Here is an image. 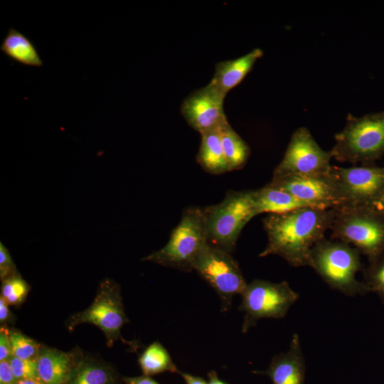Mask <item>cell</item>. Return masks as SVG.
<instances>
[{"instance_id": "6da1fadb", "label": "cell", "mask_w": 384, "mask_h": 384, "mask_svg": "<svg viewBox=\"0 0 384 384\" xmlns=\"http://www.w3.org/2000/svg\"><path fill=\"white\" fill-rule=\"evenodd\" d=\"M334 208H304L263 220L267 244L260 257L277 255L294 267L309 266L313 247L331 229Z\"/></svg>"}, {"instance_id": "7a4b0ae2", "label": "cell", "mask_w": 384, "mask_h": 384, "mask_svg": "<svg viewBox=\"0 0 384 384\" xmlns=\"http://www.w3.org/2000/svg\"><path fill=\"white\" fill-rule=\"evenodd\" d=\"M330 153L341 162L373 164L384 154V110L356 117L348 114L343 129L334 136Z\"/></svg>"}, {"instance_id": "3957f363", "label": "cell", "mask_w": 384, "mask_h": 384, "mask_svg": "<svg viewBox=\"0 0 384 384\" xmlns=\"http://www.w3.org/2000/svg\"><path fill=\"white\" fill-rule=\"evenodd\" d=\"M202 211L208 243L229 253L243 227L257 215L252 191H229L220 203Z\"/></svg>"}, {"instance_id": "277c9868", "label": "cell", "mask_w": 384, "mask_h": 384, "mask_svg": "<svg viewBox=\"0 0 384 384\" xmlns=\"http://www.w3.org/2000/svg\"><path fill=\"white\" fill-rule=\"evenodd\" d=\"M360 252L350 245L322 240L312 249L309 266L332 289L353 296L366 289L356 279L361 267Z\"/></svg>"}, {"instance_id": "5b68a950", "label": "cell", "mask_w": 384, "mask_h": 384, "mask_svg": "<svg viewBox=\"0 0 384 384\" xmlns=\"http://www.w3.org/2000/svg\"><path fill=\"white\" fill-rule=\"evenodd\" d=\"M208 244L202 209L191 207L184 210L166 245L145 257V260L191 271L195 259Z\"/></svg>"}, {"instance_id": "8992f818", "label": "cell", "mask_w": 384, "mask_h": 384, "mask_svg": "<svg viewBox=\"0 0 384 384\" xmlns=\"http://www.w3.org/2000/svg\"><path fill=\"white\" fill-rule=\"evenodd\" d=\"M334 238L373 259L384 252V214L370 208H334Z\"/></svg>"}, {"instance_id": "52a82bcc", "label": "cell", "mask_w": 384, "mask_h": 384, "mask_svg": "<svg viewBox=\"0 0 384 384\" xmlns=\"http://www.w3.org/2000/svg\"><path fill=\"white\" fill-rule=\"evenodd\" d=\"M244 313L242 331L246 333L262 319H282L297 302L299 294L285 281L254 279L241 294Z\"/></svg>"}, {"instance_id": "ba28073f", "label": "cell", "mask_w": 384, "mask_h": 384, "mask_svg": "<svg viewBox=\"0 0 384 384\" xmlns=\"http://www.w3.org/2000/svg\"><path fill=\"white\" fill-rule=\"evenodd\" d=\"M329 176L340 203L338 207L370 208L384 193V166H332Z\"/></svg>"}, {"instance_id": "9c48e42d", "label": "cell", "mask_w": 384, "mask_h": 384, "mask_svg": "<svg viewBox=\"0 0 384 384\" xmlns=\"http://www.w3.org/2000/svg\"><path fill=\"white\" fill-rule=\"evenodd\" d=\"M192 270L216 292L224 311L231 306L233 297L241 295L247 284L230 253L209 243L195 259Z\"/></svg>"}, {"instance_id": "30bf717a", "label": "cell", "mask_w": 384, "mask_h": 384, "mask_svg": "<svg viewBox=\"0 0 384 384\" xmlns=\"http://www.w3.org/2000/svg\"><path fill=\"white\" fill-rule=\"evenodd\" d=\"M330 151L322 149L306 127L292 134L273 175L326 176L331 169Z\"/></svg>"}, {"instance_id": "8fae6325", "label": "cell", "mask_w": 384, "mask_h": 384, "mask_svg": "<svg viewBox=\"0 0 384 384\" xmlns=\"http://www.w3.org/2000/svg\"><path fill=\"white\" fill-rule=\"evenodd\" d=\"M225 97L209 82L183 100L181 114L188 125L200 134L219 129L228 122L223 108Z\"/></svg>"}, {"instance_id": "7c38bea8", "label": "cell", "mask_w": 384, "mask_h": 384, "mask_svg": "<svg viewBox=\"0 0 384 384\" xmlns=\"http://www.w3.org/2000/svg\"><path fill=\"white\" fill-rule=\"evenodd\" d=\"M267 185L284 191L319 208L329 209L340 206L329 174L326 176L273 175Z\"/></svg>"}, {"instance_id": "4fadbf2b", "label": "cell", "mask_w": 384, "mask_h": 384, "mask_svg": "<svg viewBox=\"0 0 384 384\" xmlns=\"http://www.w3.org/2000/svg\"><path fill=\"white\" fill-rule=\"evenodd\" d=\"M74 319L75 324L87 322L97 326L108 337L118 336L127 319L117 288L105 283L92 305Z\"/></svg>"}, {"instance_id": "5bb4252c", "label": "cell", "mask_w": 384, "mask_h": 384, "mask_svg": "<svg viewBox=\"0 0 384 384\" xmlns=\"http://www.w3.org/2000/svg\"><path fill=\"white\" fill-rule=\"evenodd\" d=\"M263 373L272 384H304L305 363L297 334H293L288 350L274 356Z\"/></svg>"}, {"instance_id": "9a60e30c", "label": "cell", "mask_w": 384, "mask_h": 384, "mask_svg": "<svg viewBox=\"0 0 384 384\" xmlns=\"http://www.w3.org/2000/svg\"><path fill=\"white\" fill-rule=\"evenodd\" d=\"M262 55L261 49L255 48L240 58L218 62L210 82L226 95L243 80Z\"/></svg>"}, {"instance_id": "2e32d148", "label": "cell", "mask_w": 384, "mask_h": 384, "mask_svg": "<svg viewBox=\"0 0 384 384\" xmlns=\"http://www.w3.org/2000/svg\"><path fill=\"white\" fill-rule=\"evenodd\" d=\"M252 196L257 215L263 213L282 214L300 208H316L311 203L294 197L284 191L268 185L252 191Z\"/></svg>"}, {"instance_id": "e0dca14e", "label": "cell", "mask_w": 384, "mask_h": 384, "mask_svg": "<svg viewBox=\"0 0 384 384\" xmlns=\"http://www.w3.org/2000/svg\"><path fill=\"white\" fill-rule=\"evenodd\" d=\"M37 371L43 384H67L71 377L70 356L53 349L40 351L37 358Z\"/></svg>"}, {"instance_id": "ac0fdd59", "label": "cell", "mask_w": 384, "mask_h": 384, "mask_svg": "<svg viewBox=\"0 0 384 384\" xmlns=\"http://www.w3.org/2000/svg\"><path fill=\"white\" fill-rule=\"evenodd\" d=\"M201 141L196 157L198 163L207 172L221 174L230 171L224 155L219 129L201 134Z\"/></svg>"}, {"instance_id": "d6986e66", "label": "cell", "mask_w": 384, "mask_h": 384, "mask_svg": "<svg viewBox=\"0 0 384 384\" xmlns=\"http://www.w3.org/2000/svg\"><path fill=\"white\" fill-rule=\"evenodd\" d=\"M10 59L26 66L42 67L43 62L31 41L23 33L10 28L0 46Z\"/></svg>"}, {"instance_id": "ffe728a7", "label": "cell", "mask_w": 384, "mask_h": 384, "mask_svg": "<svg viewBox=\"0 0 384 384\" xmlns=\"http://www.w3.org/2000/svg\"><path fill=\"white\" fill-rule=\"evenodd\" d=\"M221 144L230 171L243 167L247 162L250 149L235 132L228 122L219 128Z\"/></svg>"}, {"instance_id": "44dd1931", "label": "cell", "mask_w": 384, "mask_h": 384, "mask_svg": "<svg viewBox=\"0 0 384 384\" xmlns=\"http://www.w3.org/2000/svg\"><path fill=\"white\" fill-rule=\"evenodd\" d=\"M139 366L145 375H151L164 371L177 372L166 349L159 342L149 345L139 358Z\"/></svg>"}, {"instance_id": "7402d4cb", "label": "cell", "mask_w": 384, "mask_h": 384, "mask_svg": "<svg viewBox=\"0 0 384 384\" xmlns=\"http://www.w3.org/2000/svg\"><path fill=\"white\" fill-rule=\"evenodd\" d=\"M70 384H109L110 375L103 368L94 364H83L74 372Z\"/></svg>"}, {"instance_id": "603a6c76", "label": "cell", "mask_w": 384, "mask_h": 384, "mask_svg": "<svg viewBox=\"0 0 384 384\" xmlns=\"http://www.w3.org/2000/svg\"><path fill=\"white\" fill-rule=\"evenodd\" d=\"M29 287L17 273L2 282L1 294L9 304H18L26 297Z\"/></svg>"}, {"instance_id": "cb8c5ba5", "label": "cell", "mask_w": 384, "mask_h": 384, "mask_svg": "<svg viewBox=\"0 0 384 384\" xmlns=\"http://www.w3.org/2000/svg\"><path fill=\"white\" fill-rule=\"evenodd\" d=\"M11 356L23 359H33L40 351L31 338L16 331H9Z\"/></svg>"}, {"instance_id": "d4e9b609", "label": "cell", "mask_w": 384, "mask_h": 384, "mask_svg": "<svg viewBox=\"0 0 384 384\" xmlns=\"http://www.w3.org/2000/svg\"><path fill=\"white\" fill-rule=\"evenodd\" d=\"M8 361L17 380L38 378L36 359H23L11 356Z\"/></svg>"}, {"instance_id": "484cf974", "label": "cell", "mask_w": 384, "mask_h": 384, "mask_svg": "<svg viewBox=\"0 0 384 384\" xmlns=\"http://www.w3.org/2000/svg\"><path fill=\"white\" fill-rule=\"evenodd\" d=\"M371 260L374 263L368 272L369 278L374 287L384 295V257L378 255Z\"/></svg>"}, {"instance_id": "4316f807", "label": "cell", "mask_w": 384, "mask_h": 384, "mask_svg": "<svg viewBox=\"0 0 384 384\" xmlns=\"http://www.w3.org/2000/svg\"><path fill=\"white\" fill-rule=\"evenodd\" d=\"M17 274L15 264L6 247L0 243V277L2 280Z\"/></svg>"}, {"instance_id": "83f0119b", "label": "cell", "mask_w": 384, "mask_h": 384, "mask_svg": "<svg viewBox=\"0 0 384 384\" xmlns=\"http://www.w3.org/2000/svg\"><path fill=\"white\" fill-rule=\"evenodd\" d=\"M11 356L9 331L1 327L0 330V361L8 360Z\"/></svg>"}, {"instance_id": "f1b7e54d", "label": "cell", "mask_w": 384, "mask_h": 384, "mask_svg": "<svg viewBox=\"0 0 384 384\" xmlns=\"http://www.w3.org/2000/svg\"><path fill=\"white\" fill-rule=\"evenodd\" d=\"M16 382L9 361H0V384H16Z\"/></svg>"}, {"instance_id": "f546056e", "label": "cell", "mask_w": 384, "mask_h": 384, "mask_svg": "<svg viewBox=\"0 0 384 384\" xmlns=\"http://www.w3.org/2000/svg\"><path fill=\"white\" fill-rule=\"evenodd\" d=\"M128 384H159L148 376L129 378L127 379Z\"/></svg>"}, {"instance_id": "4dcf8cb0", "label": "cell", "mask_w": 384, "mask_h": 384, "mask_svg": "<svg viewBox=\"0 0 384 384\" xmlns=\"http://www.w3.org/2000/svg\"><path fill=\"white\" fill-rule=\"evenodd\" d=\"M9 304L5 301V299L1 297H0V321L4 322L8 319L9 316V309L8 307Z\"/></svg>"}, {"instance_id": "1f68e13d", "label": "cell", "mask_w": 384, "mask_h": 384, "mask_svg": "<svg viewBox=\"0 0 384 384\" xmlns=\"http://www.w3.org/2000/svg\"><path fill=\"white\" fill-rule=\"evenodd\" d=\"M186 384H207L202 378L188 373H181Z\"/></svg>"}, {"instance_id": "d6a6232c", "label": "cell", "mask_w": 384, "mask_h": 384, "mask_svg": "<svg viewBox=\"0 0 384 384\" xmlns=\"http://www.w3.org/2000/svg\"><path fill=\"white\" fill-rule=\"evenodd\" d=\"M370 208L384 214V193Z\"/></svg>"}, {"instance_id": "836d02e7", "label": "cell", "mask_w": 384, "mask_h": 384, "mask_svg": "<svg viewBox=\"0 0 384 384\" xmlns=\"http://www.w3.org/2000/svg\"><path fill=\"white\" fill-rule=\"evenodd\" d=\"M16 384H43L38 378H28L17 380Z\"/></svg>"}, {"instance_id": "e575fe53", "label": "cell", "mask_w": 384, "mask_h": 384, "mask_svg": "<svg viewBox=\"0 0 384 384\" xmlns=\"http://www.w3.org/2000/svg\"><path fill=\"white\" fill-rule=\"evenodd\" d=\"M207 384H226L220 380L215 372H211L209 374V381Z\"/></svg>"}]
</instances>
